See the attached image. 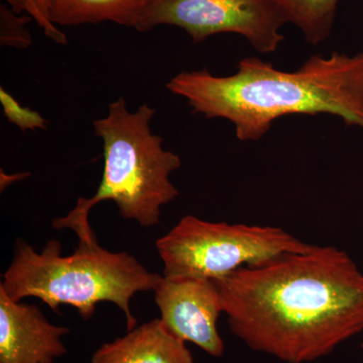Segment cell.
Wrapping results in <instances>:
<instances>
[{"label": "cell", "instance_id": "cell-1", "mask_svg": "<svg viewBox=\"0 0 363 363\" xmlns=\"http://www.w3.org/2000/svg\"><path fill=\"white\" fill-rule=\"evenodd\" d=\"M215 283L234 335L283 362H316L363 331V272L337 247L313 245Z\"/></svg>", "mask_w": 363, "mask_h": 363}, {"label": "cell", "instance_id": "cell-2", "mask_svg": "<svg viewBox=\"0 0 363 363\" xmlns=\"http://www.w3.org/2000/svg\"><path fill=\"white\" fill-rule=\"evenodd\" d=\"M167 88L185 98L193 113L233 123L242 142L260 140L277 119L292 114H332L363 128V52L315 55L292 72L247 57L233 75L181 72Z\"/></svg>", "mask_w": 363, "mask_h": 363}, {"label": "cell", "instance_id": "cell-3", "mask_svg": "<svg viewBox=\"0 0 363 363\" xmlns=\"http://www.w3.org/2000/svg\"><path fill=\"white\" fill-rule=\"evenodd\" d=\"M156 111L143 104L130 112L124 98L108 105V113L93 121L104 142L102 180L93 197L80 198L69 214L52 221L58 229H72L79 240L96 238L88 216L98 203L113 201L124 219L143 227L159 225L162 206L179 195L169 175L180 168L179 155L162 149V138L150 130Z\"/></svg>", "mask_w": 363, "mask_h": 363}, {"label": "cell", "instance_id": "cell-4", "mask_svg": "<svg viewBox=\"0 0 363 363\" xmlns=\"http://www.w3.org/2000/svg\"><path fill=\"white\" fill-rule=\"evenodd\" d=\"M162 278L133 255L100 247L96 238L79 240L78 247L68 257L62 255L58 240L48 241L37 252L18 240L0 289L16 302L35 297L56 312L60 305L72 306L85 320L94 316L98 303H112L125 315L130 331L136 325L131 298L136 293L154 291Z\"/></svg>", "mask_w": 363, "mask_h": 363}, {"label": "cell", "instance_id": "cell-5", "mask_svg": "<svg viewBox=\"0 0 363 363\" xmlns=\"http://www.w3.org/2000/svg\"><path fill=\"white\" fill-rule=\"evenodd\" d=\"M164 277L219 281L313 245L274 226L209 222L188 215L156 242Z\"/></svg>", "mask_w": 363, "mask_h": 363}, {"label": "cell", "instance_id": "cell-6", "mask_svg": "<svg viewBox=\"0 0 363 363\" xmlns=\"http://www.w3.org/2000/svg\"><path fill=\"white\" fill-rule=\"evenodd\" d=\"M183 28L194 43L218 33H236L260 54L277 51L286 25L271 0H150L138 32L157 26Z\"/></svg>", "mask_w": 363, "mask_h": 363}, {"label": "cell", "instance_id": "cell-7", "mask_svg": "<svg viewBox=\"0 0 363 363\" xmlns=\"http://www.w3.org/2000/svg\"><path fill=\"white\" fill-rule=\"evenodd\" d=\"M154 292L160 319L169 333L211 357L224 354L225 345L217 328L223 310L215 281L162 276Z\"/></svg>", "mask_w": 363, "mask_h": 363}, {"label": "cell", "instance_id": "cell-8", "mask_svg": "<svg viewBox=\"0 0 363 363\" xmlns=\"http://www.w3.org/2000/svg\"><path fill=\"white\" fill-rule=\"evenodd\" d=\"M69 332L50 323L37 306L16 302L0 289V363H54L67 353L62 338Z\"/></svg>", "mask_w": 363, "mask_h": 363}, {"label": "cell", "instance_id": "cell-9", "mask_svg": "<svg viewBox=\"0 0 363 363\" xmlns=\"http://www.w3.org/2000/svg\"><path fill=\"white\" fill-rule=\"evenodd\" d=\"M91 363L195 362L186 342L169 333L161 319H155L104 344L95 351Z\"/></svg>", "mask_w": 363, "mask_h": 363}, {"label": "cell", "instance_id": "cell-10", "mask_svg": "<svg viewBox=\"0 0 363 363\" xmlns=\"http://www.w3.org/2000/svg\"><path fill=\"white\" fill-rule=\"evenodd\" d=\"M44 4L55 26L111 21L140 30L150 0H44Z\"/></svg>", "mask_w": 363, "mask_h": 363}, {"label": "cell", "instance_id": "cell-11", "mask_svg": "<svg viewBox=\"0 0 363 363\" xmlns=\"http://www.w3.org/2000/svg\"><path fill=\"white\" fill-rule=\"evenodd\" d=\"M286 23L297 26L309 44L328 40L339 0H271Z\"/></svg>", "mask_w": 363, "mask_h": 363}, {"label": "cell", "instance_id": "cell-12", "mask_svg": "<svg viewBox=\"0 0 363 363\" xmlns=\"http://www.w3.org/2000/svg\"><path fill=\"white\" fill-rule=\"evenodd\" d=\"M32 18L18 16L4 4L0 6V42L2 45L28 49L32 45V37L26 28Z\"/></svg>", "mask_w": 363, "mask_h": 363}, {"label": "cell", "instance_id": "cell-13", "mask_svg": "<svg viewBox=\"0 0 363 363\" xmlns=\"http://www.w3.org/2000/svg\"><path fill=\"white\" fill-rule=\"evenodd\" d=\"M0 102L4 116L21 130H45L48 121L39 112L21 106L4 87L0 88Z\"/></svg>", "mask_w": 363, "mask_h": 363}, {"label": "cell", "instance_id": "cell-14", "mask_svg": "<svg viewBox=\"0 0 363 363\" xmlns=\"http://www.w3.org/2000/svg\"><path fill=\"white\" fill-rule=\"evenodd\" d=\"M33 9H35L33 18L37 21L38 25L44 30L45 35H48L50 39H56V38H58L60 30L58 28L52 25V21H50L47 11H45L44 0H33Z\"/></svg>", "mask_w": 363, "mask_h": 363}, {"label": "cell", "instance_id": "cell-15", "mask_svg": "<svg viewBox=\"0 0 363 363\" xmlns=\"http://www.w3.org/2000/svg\"><path fill=\"white\" fill-rule=\"evenodd\" d=\"M6 1L14 13H21L23 11H26L33 18L35 9H33V0H6Z\"/></svg>", "mask_w": 363, "mask_h": 363}, {"label": "cell", "instance_id": "cell-16", "mask_svg": "<svg viewBox=\"0 0 363 363\" xmlns=\"http://www.w3.org/2000/svg\"><path fill=\"white\" fill-rule=\"evenodd\" d=\"M362 354H363V343H362Z\"/></svg>", "mask_w": 363, "mask_h": 363}]
</instances>
